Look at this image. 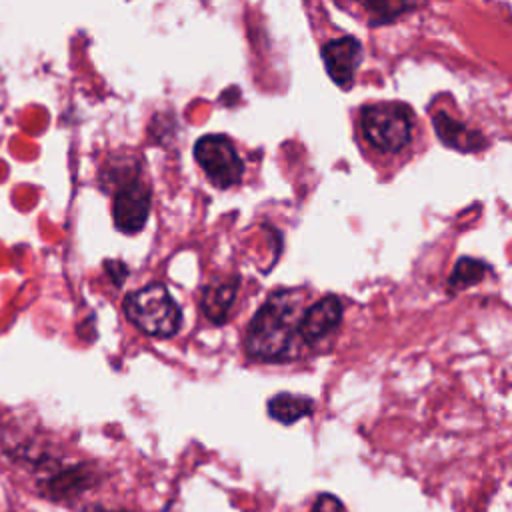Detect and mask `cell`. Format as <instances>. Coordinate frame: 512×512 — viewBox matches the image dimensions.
<instances>
[{"mask_svg":"<svg viewBox=\"0 0 512 512\" xmlns=\"http://www.w3.org/2000/svg\"><path fill=\"white\" fill-rule=\"evenodd\" d=\"M320 56L330 80L340 88H350L362 64L364 48L356 36H340L328 40L322 46Z\"/></svg>","mask_w":512,"mask_h":512,"instance_id":"6","label":"cell"},{"mask_svg":"<svg viewBox=\"0 0 512 512\" xmlns=\"http://www.w3.org/2000/svg\"><path fill=\"white\" fill-rule=\"evenodd\" d=\"M368 24L372 28L388 26L416 8V0H364Z\"/></svg>","mask_w":512,"mask_h":512,"instance_id":"12","label":"cell"},{"mask_svg":"<svg viewBox=\"0 0 512 512\" xmlns=\"http://www.w3.org/2000/svg\"><path fill=\"white\" fill-rule=\"evenodd\" d=\"M268 416L280 424H294L296 420L314 412V400L304 394L278 392L268 400Z\"/></svg>","mask_w":512,"mask_h":512,"instance_id":"11","label":"cell"},{"mask_svg":"<svg viewBox=\"0 0 512 512\" xmlns=\"http://www.w3.org/2000/svg\"><path fill=\"white\" fill-rule=\"evenodd\" d=\"M194 158L212 186L226 190L244 176V160L226 134H204L194 144Z\"/></svg>","mask_w":512,"mask_h":512,"instance_id":"5","label":"cell"},{"mask_svg":"<svg viewBox=\"0 0 512 512\" xmlns=\"http://www.w3.org/2000/svg\"><path fill=\"white\" fill-rule=\"evenodd\" d=\"M96 482V472L88 464H72L60 466L38 482V490L42 496L50 500H74L82 492H86Z\"/></svg>","mask_w":512,"mask_h":512,"instance_id":"8","label":"cell"},{"mask_svg":"<svg viewBox=\"0 0 512 512\" xmlns=\"http://www.w3.org/2000/svg\"><path fill=\"white\" fill-rule=\"evenodd\" d=\"M360 128L366 142L382 154H398L412 140V112L402 102H376L360 112Z\"/></svg>","mask_w":512,"mask_h":512,"instance_id":"4","label":"cell"},{"mask_svg":"<svg viewBox=\"0 0 512 512\" xmlns=\"http://www.w3.org/2000/svg\"><path fill=\"white\" fill-rule=\"evenodd\" d=\"M124 314L140 332L154 338H170L182 324L178 302L160 282L130 292L124 298Z\"/></svg>","mask_w":512,"mask_h":512,"instance_id":"3","label":"cell"},{"mask_svg":"<svg viewBox=\"0 0 512 512\" xmlns=\"http://www.w3.org/2000/svg\"><path fill=\"white\" fill-rule=\"evenodd\" d=\"M486 272H488L486 262H482L478 258H472V256H464L452 268V274L448 278V286L452 290L472 288V286H476V284H480L484 280Z\"/></svg>","mask_w":512,"mask_h":512,"instance_id":"13","label":"cell"},{"mask_svg":"<svg viewBox=\"0 0 512 512\" xmlns=\"http://www.w3.org/2000/svg\"><path fill=\"white\" fill-rule=\"evenodd\" d=\"M304 310L300 290L284 288L272 292L248 324L244 338L246 356L258 362L292 360L298 354V344H304L298 334Z\"/></svg>","mask_w":512,"mask_h":512,"instance_id":"1","label":"cell"},{"mask_svg":"<svg viewBox=\"0 0 512 512\" xmlns=\"http://www.w3.org/2000/svg\"><path fill=\"white\" fill-rule=\"evenodd\" d=\"M432 126H434V132H436L438 140L446 148H452L456 152L470 154V152L484 150L488 146V140L484 138L482 132L470 128L462 120H456L448 112H442V110L434 112L432 114Z\"/></svg>","mask_w":512,"mask_h":512,"instance_id":"9","label":"cell"},{"mask_svg":"<svg viewBox=\"0 0 512 512\" xmlns=\"http://www.w3.org/2000/svg\"><path fill=\"white\" fill-rule=\"evenodd\" d=\"M80 512H128V510H122V508H108L104 504H86Z\"/></svg>","mask_w":512,"mask_h":512,"instance_id":"16","label":"cell"},{"mask_svg":"<svg viewBox=\"0 0 512 512\" xmlns=\"http://www.w3.org/2000/svg\"><path fill=\"white\" fill-rule=\"evenodd\" d=\"M310 512H346V508L334 494H320Z\"/></svg>","mask_w":512,"mask_h":512,"instance_id":"14","label":"cell"},{"mask_svg":"<svg viewBox=\"0 0 512 512\" xmlns=\"http://www.w3.org/2000/svg\"><path fill=\"white\" fill-rule=\"evenodd\" d=\"M344 306L342 300L334 294H328L320 300H316L312 306H308L300 318L298 334L304 344L312 346L326 336H330L342 322Z\"/></svg>","mask_w":512,"mask_h":512,"instance_id":"7","label":"cell"},{"mask_svg":"<svg viewBox=\"0 0 512 512\" xmlns=\"http://www.w3.org/2000/svg\"><path fill=\"white\" fill-rule=\"evenodd\" d=\"M102 176L106 190H112L114 226L124 234L140 232L150 216L152 190L140 178L138 164L126 166L122 162L116 168H108Z\"/></svg>","mask_w":512,"mask_h":512,"instance_id":"2","label":"cell"},{"mask_svg":"<svg viewBox=\"0 0 512 512\" xmlns=\"http://www.w3.org/2000/svg\"><path fill=\"white\" fill-rule=\"evenodd\" d=\"M238 288H240V278L226 276V278H214L200 290V308L212 324L220 326L228 320L232 304L238 296Z\"/></svg>","mask_w":512,"mask_h":512,"instance_id":"10","label":"cell"},{"mask_svg":"<svg viewBox=\"0 0 512 512\" xmlns=\"http://www.w3.org/2000/svg\"><path fill=\"white\" fill-rule=\"evenodd\" d=\"M104 270H106V274L112 278V282L116 286H120L126 280V276H128V268L124 266V262H118V260H106L104 262Z\"/></svg>","mask_w":512,"mask_h":512,"instance_id":"15","label":"cell"}]
</instances>
